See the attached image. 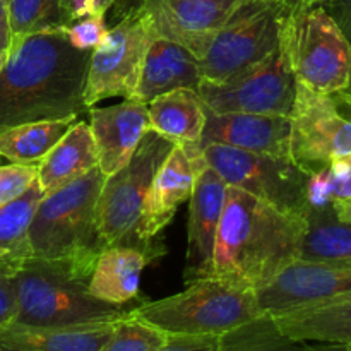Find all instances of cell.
<instances>
[{
  "label": "cell",
  "instance_id": "f546056e",
  "mask_svg": "<svg viewBox=\"0 0 351 351\" xmlns=\"http://www.w3.org/2000/svg\"><path fill=\"white\" fill-rule=\"evenodd\" d=\"M12 36L65 26L60 0H7Z\"/></svg>",
  "mask_w": 351,
  "mask_h": 351
},
{
  "label": "cell",
  "instance_id": "7a4b0ae2",
  "mask_svg": "<svg viewBox=\"0 0 351 351\" xmlns=\"http://www.w3.org/2000/svg\"><path fill=\"white\" fill-rule=\"evenodd\" d=\"M307 216L280 211L228 187L213 256L211 278L254 290L300 256Z\"/></svg>",
  "mask_w": 351,
  "mask_h": 351
},
{
  "label": "cell",
  "instance_id": "484cf974",
  "mask_svg": "<svg viewBox=\"0 0 351 351\" xmlns=\"http://www.w3.org/2000/svg\"><path fill=\"white\" fill-rule=\"evenodd\" d=\"M77 119L19 123L0 130V156L10 163L40 165Z\"/></svg>",
  "mask_w": 351,
  "mask_h": 351
},
{
  "label": "cell",
  "instance_id": "4fadbf2b",
  "mask_svg": "<svg viewBox=\"0 0 351 351\" xmlns=\"http://www.w3.org/2000/svg\"><path fill=\"white\" fill-rule=\"evenodd\" d=\"M204 167L199 144H175L151 184L127 245L147 250L156 259L163 256L165 250L156 239L170 225L178 208L191 201L195 178Z\"/></svg>",
  "mask_w": 351,
  "mask_h": 351
},
{
  "label": "cell",
  "instance_id": "7402d4cb",
  "mask_svg": "<svg viewBox=\"0 0 351 351\" xmlns=\"http://www.w3.org/2000/svg\"><path fill=\"white\" fill-rule=\"evenodd\" d=\"M281 332L295 339L339 343L351 350V293L271 315Z\"/></svg>",
  "mask_w": 351,
  "mask_h": 351
},
{
  "label": "cell",
  "instance_id": "b9f144b4",
  "mask_svg": "<svg viewBox=\"0 0 351 351\" xmlns=\"http://www.w3.org/2000/svg\"><path fill=\"white\" fill-rule=\"evenodd\" d=\"M250 2H290V0H250Z\"/></svg>",
  "mask_w": 351,
  "mask_h": 351
},
{
  "label": "cell",
  "instance_id": "8fae6325",
  "mask_svg": "<svg viewBox=\"0 0 351 351\" xmlns=\"http://www.w3.org/2000/svg\"><path fill=\"white\" fill-rule=\"evenodd\" d=\"M297 79L280 47L259 64L225 81L202 79L197 95L209 112L290 117Z\"/></svg>",
  "mask_w": 351,
  "mask_h": 351
},
{
  "label": "cell",
  "instance_id": "7c38bea8",
  "mask_svg": "<svg viewBox=\"0 0 351 351\" xmlns=\"http://www.w3.org/2000/svg\"><path fill=\"white\" fill-rule=\"evenodd\" d=\"M154 34L139 10L132 9L108 29L91 51L84 86V106L93 108L108 98H132Z\"/></svg>",
  "mask_w": 351,
  "mask_h": 351
},
{
  "label": "cell",
  "instance_id": "3957f363",
  "mask_svg": "<svg viewBox=\"0 0 351 351\" xmlns=\"http://www.w3.org/2000/svg\"><path fill=\"white\" fill-rule=\"evenodd\" d=\"M105 173L93 168L77 180L45 194L29 228V259L89 281L103 249L96 204Z\"/></svg>",
  "mask_w": 351,
  "mask_h": 351
},
{
  "label": "cell",
  "instance_id": "603a6c76",
  "mask_svg": "<svg viewBox=\"0 0 351 351\" xmlns=\"http://www.w3.org/2000/svg\"><path fill=\"white\" fill-rule=\"evenodd\" d=\"M98 167L95 139L89 123L75 120L65 136L38 165V184L45 194L53 192Z\"/></svg>",
  "mask_w": 351,
  "mask_h": 351
},
{
  "label": "cell",
  "instance_id": "60d3db41",
  "mask_svg": "<svg viewBox=\"0 0 351 351\" xmlns=\"http://www.w3.org/2000/svg\"><path fill=\"white\" fill-rule=\"evenodd\" d=\"M7 53H9V50L5 51H0V71L3 69V65H5V60H7Z\"/></svg>",
  "mask_w": 351,
  "mask_h": 351
},
{
  "label": "cell",
  "instance_id": "e0dca14e",
  "mask_svg": "<svg viewBox=\"0 0 351 351\" xmlns=\"http://www.w3.org/2000/svg\"><path fill=\"white\" fill-rule=\"evenodd\" d=\"M89 120L98 167L105 177L115 173L130 160L144 134L151 130L147 103L136 98H125L106 108L93 106Z\"/></svg>",
  "mask_w": 351,
  "mask_h": 351
},
{
  "label": "cell",
  "instance_id": "8992f818",
  "mask_svg": "<svg viewBox=\"0 0 351 351\" xmlns=\"http://www.w3.org/2000/svg\"><path fill=\"white\" fill-rule=\"evenodd\" d=\"M17 314L14 322L38 328L115 322L132 307H117L93 297L88 281L79 280L38 261L27 259L10 274Z\"/></svg>",
  "mask_w": 351,
  "mask_h": 351
},
{
  "label": "cell",
  "instance_id": "ba28073f",
  "mask_svg": "<svg viewBox=\"0 0 351 351\" xmlns=\"http://www.w3.org/2000/svg\"><path fill=\"white\" fill-rule=\"evenodd\" d=\"M175 144L147 130L130 160L103 182L96 204V230L103 245H127L158 170Z\"/></svg>",
  "mask_w": 351,
  "mask_h": 351
},
{
  "label": "cell",
  "instance_id": "1f68e13d",
  "mask_svg": "<svg viewBox=\"0 0 351 351\" xmlns=\"http://www.w3.org/2000/svg\"><path fill=\"white\" fill-rule=\"evenodd\" d=\"M105 16V12H98L93 14V16L81 17V19L67 24V26H62V31L65 33L72 47L77 48V50L93 51L108 33Z\"/></svg>",
  "mask_w": 351,
  "mask_h": 351
},
{
  "label": "cell",
  "instance_id": "f1b7e54d",
  "mask_svg": "<svg viewBox=\"0 0 351 351\" xmlns=\"http://www.w3.org/2000/svg\"><path fill=\"white\" fill-rule=\"evenodd\" d=\"M305 197L307 211L331 208L335 202L351 199V154L336 158L321 170L308 175Z\"/></svg>",
  "mask_w": 351,
  "mask_h": 351
},
{
  "label": "cell",
  "instance_id": "9c48e42d",
  "mask_svg": "<svg viewBox=\"0 0 351 351\" xmlns=\"http://www.w3.org/2000/svg\"><path fill=\"white\" fill-rule=\"evenodd\" d=\"M351 154V89L317 93L297 84L290 113V158L312 175Z\"/></svg>",
  "mask_w": 351,
  "mask_h": 351
},
{
  "label": "cell",
  "instance_id": "ee69618b",
  "mask_svg": "<svg viewBox=\"0 0 351 351\" xmlns=\"http://www.w3.org/2000/svg\"><path fill=\"white\" fill-rule=\"evenodd\" d=\"M103 2H105V5H106V0H103ZM106 9H108V5H106Z\"/></svg>",
  "mask_w": 351,
  "mask_h": 351
},
{
  "label": "cell",
  "instance_id": "f35d334b",
  "mask_svg": "<svg viewBox=\"0 0 351 351\" xmlns=\"http://www.w3.org/2000/svg\"><path fill=\"white\" fill-rule=\"evenodd\" d=\"M0 271L5 274H12V261H10V254L5 249L0 247Z\"/></svg>",
  "mask_w": 351,
  "mask_h": 351
},
{
  "label": "cell",
  "instance_id": "4316f807",
  "mask_svg": "<svg viewBox=\"0 0 351 351\" xmlns=\"http://www.w3.org/2000/svg\"><path fill=\"white\" fill-rule=\"evenodd\" d=\"M300 259L351 264V223L339 221L332 208L307 211Z\"/></svg>",
  "mask_w": 351,
  "mask_h": 351
},
{
  "label": "cell",
  "instance_id": "d590c367",
  "mask_svg": "<svg viewBox=\"0 0 351 351\" xmlns=\"http://www.w3.org/2000/svg\"><path fill=\"white\" fill-rule=\"evenodd\" d=\"M324 7L351 45V0H331Z\"/></svg>",
  "mask_w": 351,
  "mask_h": 351
},
{
  "label": "cell",
  "instance_id": "8d00e7d4",
  "mask_svg": "<svg viewBox=\"0 0 351 351\" xmlns=\"http://www.w3.org/2000/svg\"><path fill=\"white\" fill-rule=\"evenodd\" d=\"M10 40H12V33H10L9 23V7H7V0H0V51L9 50Z\"/></svg>",
  "mask_w": 351,
  "mask_h": 351
},
{
  "label": "cell",
  "instance_id": "d6a6232c",
  "mask_svg": "<svg viewBox=\"0 0 351 351\" xmlns=\"http://www.w3.org/2000/svg\"><path fill=\"white\" fill-rule=\"evenodd\" d=\"M36 178L38 165H2L0 167V206L24 194Z\"/></svg>",
  "mask_w": 351,
  "mask_h": 351
},
{
  "label": "cell",
  "instance_id": "d6986e66",
  "mask_svg": "<svg viewBox=\"0 0 351 351\" xmlns=\"http://www.w3.org/2000/svg\"><path fill=\"white\" fill-rule=\"evenodd\" d=\"M201 81V62L192 51L175 41L154 38L144 58L132 98L149 103L156 96L175 89L197 91Z\"/></svg>",
  "mask_w": 351,
  "mask_h": 351
},
{
  "label": "cell",
  "instance_id": "cb8c5ba5",
  "mask_svg": "<svg viewBox=\"0 0 351 351\" xmlns=\"http://www.w3.org/2000/svg\"><path fill=\"white\" fill-rule=\"evenodd\" d=\"M151 130L173 144H199L206 125V108L197 91L175 89L147 103Z\"/></svg>",
  "mask_w": 351,
  "mask_h": 351
},
{
  "label": "cell",
  "instance_id": "52a82bcc",
  "mask_svg": "<svg viewBox=\"0 0 351 351\" xmlns=\"http://www.w3.org/2000/svg\"><path fill=\"white\" fill-rule=\"evenodd\" d=\"M291 2L242 0L209 36L199 57L202 79L225 81L269 57L280 47L281 21Z\"/></svg>",
  "mask_w": 351,
  "mask_h": 351
},
{
  "label": "cell",
  "instance_id": "6da1fadb",
  "mask_svg": "<svg viewBox=\"0 0 351 351\" xmlns=\"http://www.w3.org/2000/svg\"><path fill=\"white\" fill-rule=\"evenodd\" d=\"M91 51L57 29L12 36L0 71V130L19 123L79 119Z\"/></svg>",
  "mask_w": 351,
  "mask_h": 351
},
{
  "label": "cell",
  "instance_id": "5b68a950",
  "mask_svg": "<svg viewBox=\"0 0 351 351\" xmlns=\"http://www.w3.org/2000/svg\"><path fill=\"white\" fill-rule=\"evenodd\" d=\"M280 50L298 84L328 95L351 89V45L322 5L290 3Z\"/></svg>",
  "mask_w": 351,
  "mask_h": 351
},
{
  "label": "cell",
  "instance_id": "7bdbcfd3",
  "mask_svg": "<svg viewBox=\"0 0 351 351\" xmlns=\"http://www.w3.org/2000/svg\"><path fill=\"white\" fill-rule=\"evenodd\" d=\"M115 2H117V0H106V5H108V9H110V7H112Z\"/></svg>",
  "mask_w": 351,
  "mask_h": 351
},
{
  "label": "cell",
  "instance_id": "d4e9b609",
  "mask_svg": "<svg viewBox=\"0 0 351 351\" xmlns=\"http://www.w3.org/2000/svg\"><path fill=\"white\" fill-rule=\"evenodd\" d=\"M219 351H351L339 343L295 339L280 331L271 315H259L221 336Z\"/></svg>",
  "mask_w": 351,
  "mask_h": 351
},
{
  "label": "cell",
  "instance_id": "2e32d148",
  "mask_svg": "<svg viewBox=\"0 0 351 351\" xmlns=\"http://www.w3.org/2000/svg\"><path fill=\"white\" fill-rule=\"evenodd\" d=\"M228 185L206 165L195 178L194 192L189 201L187 254H185V285L211 278L216 235L225 208Z\"/></svg>",
  "mask_w": 351,
  "mask_h": 351
},
{
  "label": "cell",
  "instance_id": "ab89813d",
  "mask_svg": "<svg viewBox=\"0 0 351 351\" xmlns=\"http://www.w3.org/2000/svg\"><path fill=\"white\" fill-rule=\"evenodd\" d=\"M298 3H304V5H326L329 3L331 0H295Z\"/></svg>",
  "mask_w": 351,
  "mask_h": 351
},
{
  "label": "cell",
  "instance_id": "9a60e30c",
  "mask_svg": "<svg viewBox=\"0 0 351 351\" xmlns=\"http://www.w3.org/2000/svg\"><path fill=\"white\" fill-rule=\"evenodd\" d=\"M242 0H143L136 7L154 38L175 41L201 57L209 36L232 17Z\"/></svg>",
  "mask_w": 351,
  "mask_h": 351
},
{
  "label": "cell",
  "instance_id": "e575fe53",
  "mask_svg": "<svg viewBox=\"0 0 351 351\" xmlns=\"http://www.w3.org/2000/svg\"><path fill=\"white\" fill-rule=\"evenodd\" d=\"M17 314L16 295H14L12 280L10 274L0 271V328L12 324Z\"/></svg>",
  "mask_w": 351,
  "mask_h": 351
},
{
  "label": "cell",
  "instance_id": "836d02e7",
  "mask_svg": "<svg viewBox=\"0 0 351 351\" xmlns=\"http://www.w3.org/2000/svg\"><path fill=\"white\" fill-rule=\"evenodd\" d=\"M221 336H168L156 351H219Z\"/></svg>",
  "mask_w": 351,
  "mask_h": 351
},
{
  "label": "cell",
  "instance_id": "4dcf8cb0",
  "mask_svg": "<svg viewBox=\"0 0 351 351\" xmlns=\"http://www.w3.org/2000/svg\"><path fill=\"white\" fill-rule=\"evenodd\" d=\"M168 335L129 314L113 328L108 341L99 351H156L167 343Z\"/></svg>",
  "mask_w": 351,
  "mask_h": 351
},
{
  "label": "cell",
  "instance_id": "277c9868",
  "mask_svg": "<svg viewBox=\"0 0 351 351\" xmlns=\"http://www.w3.org/2000/svg\"><path fill=\"white\" fill-rule=\"evenodd\" d=\"M130 315L168 336H223L254 321L261 312L256 291L218 278L189 283L185 290L154 302H141Z\"/></svg>",
  "mask_w": 351,
  "mask_h": 351
},
{
  "label": "cell",
  "instance_id": "ac0fdd59",
  "mask_svg": "<svg viewBox=\"0 0 351 351\" xmlns=\"http://www.w3.org/2000/svg\"><path fill=\"white\" fill-rule=\"evenodd\" d=\"M208 144L290 158V117L215 113L206 108V125L199 147Z\"/></svg>",
  "mask_w": 351,
  "mask_h": 351
},
{
  "label": "cell",
  "instance_id": "5bb4252c",
  "mask_svg": "<svg viewBox=\"0 0 351 351\" xmlns=\"http://www.w3.org/2000/svg\"><path fill=\"white\" fill-rule=\"evenodd\" d=\"M351 293V264L295 259L256 290L264 315H278L304 305Z\"/></svg>",
  "mask_w": 351,
  "mask_h": 351
},
{
  "label": "cell",
  "instance_id": "74e56055",
  "mask_svg": "<svg viewBox=\"0 0 351 351\" xmlns=\"http://www.w3.org/2000/svg\"><path fill=\"white\" fill-rule=\"evenodd\" d=\"M331 208H332V211H335L336 218H338L339 221L351 223V199H348V201L335 202Z\"/></svg>",
  "mask_w": 351,
  "mask_h": 351
},
{
  "label": "cell",
  "instance_id": "44dd1931",
  "mask_svg": "<svg viewBox=\"0 0 351 351\" xmlns=\"http://www.w3.org/2000/svg\"><path fill=\"white\" fill-rule=\"evenodd\" d=\"M117 322L71 328H38L12 322L0 328V351H99Z\"/></svg>",
  "mask_w": 351,
  "mask_h": 351
},
{
  "label": "cell",
  "instance_id": "30bf717a",
  "mask_svg": "<svg viewBox=\"0 0 351 351\" xmlns=\"http://www.w3.org/2000/svg\"><path fill=\"white\" fill-rule=\"evenodd\" d=\"M202 156L228 187H237L280 211L307 215L305 185L308 173L291 158L252 153L237 147L208 144Z\"/></svg>",
  "mask_w": 351,
  "mask_h": 351
},
{
  "label": "cell",
  "instance_id": "83f0119b",
  "mask_svg": "<svg viewBox=\"0 0 351 351\" xmlns=\"http://www.w3.org/2000/svg\"><path fill=\"white\" fill-rule=\"evenodd\" d=\"M43 197V189L40 187L38 180H34L24 194L0 206V247L10 254L12 273L29 259L27 237L38 206Z\"/></svg>",
  "mask_w": 351,
  "mask_h": 351
},
{
  "label": "cell",
  "instance_id": "ffe728a7",
  "mask_svg": "<svg viewBox=\"0 0 351 351\" xmlns=\"http://www.w3.org/2000/svg\"><path fill=\"white\" fill-rule=\"evenodd\" d=\"M156 257L134 245H112L103 249L88 281L89 293L99 302L127 307L139 300L141 274Z\"/></svg>",
  "mask_w": 351,
  "mask_h": 351
}]
</instances>
